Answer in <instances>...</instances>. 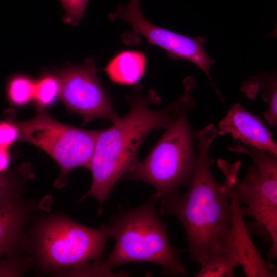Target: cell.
<instances>
[{
	"label": "cell",
	"instance_id": "obj_1",
	"mask_svg": "<svg viewBox=\"0 0 277 277\" xmlns=\"http://www.w3.org/2000/svg\"><path fill=\"white\" fill-rule=\"evenodd\" d=\"M212 124L195 131L198 139L195 169L182 196L174 195L161 204V214L175 217L184 227L191 260L202 264L209 253L227 236L232 223L229 203L231 190L238 180L241 163L219 160L218 166L225 175L222 182L214 177L210 155L211 145L217 132Z\"/></svg>",
	"mask_w": 277,
	"mask_h": 277
},
{
	"label": "cell",
	"instance_id": "obj_2",
	"mask_svg": "<svg viewBox=\"0 0 277 277\" xmlns=\"http://www.w3.org/2000/svg\"><path fill=\"white\" fill-rule=\"evenodd\" d=\"M187 93L184 89L175 101L159 110L151 108V104L155 102L151 96H130L129 112L112 122L111 127L99 130L89 169L92 182L80 200L94 197L99 203L98 213L101 214L103 203L109 198L115 184L138 162L141 144L151 132L165 129L172 123Z\"/></svg>",
	"mask_w": 277,
	"mask_h": 277
},
{
	"label": "cell",
	"instance_id": "obj_3",
	"mask_svg": "<svg viewBox=\"0 0 277 277\" xmlns=\"http://www.w3.org/2000/svg\"><path fill=\"white\" fill-rule=\"evenodd\" d=\"M153 193L140 207L113 215L101 226L109 238L115 240L113 249L103 262L87 263L83 268L85 276L113 275L115 267L132 262H150L160 265L169 276H186L188 270L181 263L180 251L170 244L167 225L159 217Z\"/></svg>",
	"mask_w": 277,
	"mask_h": 277
},
{
	"label": "cell",
	"instance_id": "obj_4",
	"mask_svg": "<svg viewBox=\"0 0 277 277\" xmlns=\"http://www.w3.org/2000/svg\"><path fill=\"white\" fill-rule=\"evenodd\" d=\"M194 88H190L174 120L147 156L138 161L121 179L140 181L152 185L161 204L178 194L180 187L189 184L195 169L196 136L188 118L189 110L196 104Z\"/></svg>",
	"mask_w": 277,
	"mask_h": 277
},
{
	"label": "cell",
	"instance_id": "obj_5",
	"mask_svg": "<svg viewBox=\"0 0 277 277\" xmlns=\"http://www.w3.org/2000/svg\"><path fill=\"white\" fill-rule=\"evenodd\" d=\"M231 151L250 156L253 160L244 178L235 184L240 210L243 217L252 218L245 223L249 233L270 243L269 260L277 258V156L256 148L242 146Z\"/></svg>",
	"mask_w": 277,
	"mask_h": 277
},
{
	"label": "cell",
	"instance_id": "obj_6",
	"mask_svg": "<svg viewBox=\"0 0 277 277\" xmlns=\"http://www.w3.org/2000/svg\"><path fill=\"white\" fill-rule=\"evenodd\" d=\"M109 239L101 228L94 229L66 216H54L37 227L34 247L43 268L61 270L99 260Z\"/></svg>",
	"mask_w": 277,
	"mask_h": 277
},
{
	"label": "cell",
	"instance_id": "obj_7",
	"mask_svg": "<svg viewBox=\"0 0 277 277\" xmlns=\"http://www.w3.org/2000/svg\"><path fill=\"white\" fill-rule=\"evenodd\" d=\"M21 140L43 149L59 165L61 174L55 181L63 187L66 176L73 169H89L99 130H87L56 121L40 111L28 120L15 122Z\"/></svg>",
	"mask_w": 277,
	"mask_h": 277
},
{
	"label": "cell",
	"instance_id": "obj_8",
	"mask_svg": "<svg viewBox=\"0 0 277 277\" xmlns=\"http://www.w3.org/2000/svg\"><path fill=\"white\" fill-rule=\"evenodd\" d=\"M234 186L229 196L232 212L230 231L223 242L209 253L208 263L213 271L225 277L233 276L238 266L242 267L248 277H276V267L263 259L250 239Z\"/></svg>",
	"mask_w": 277,
	"mask_h": 277
},
{
	"label": "cell",
	"instance_id": "obj_9",
	"mask_svg": "<svg viewBox=\"0 0 277 277\" xmlns=\"http://www.w3.org/2000/svg\"><path fill=\"white\" fill-rule=\"evenodd\" d=\"M55 74L60 84V97L69 111L83 118L84 123L97 118L113 122L120 117L98 78L92 57L80 65H67Z\"/></svg>",
	"mask_w": 277,
	"mask_h": 277
},
{
	"label": "cell",
	"instance_id": "obj_10",
	"mask_svg": "<svg viewBox=\"0 0 277 277\" xmlns=\"http://www.w3.org/2000/svg\"><path fill=\"white\" fill-rule=\"evenodd\" d=\"M217 133H230L245 145L268 152L277 156V144L259 115H254L235 104L219 124Z\"/></svg>",
	"mask_w": 277,
	"mask_h": 277
},
{
	"label": "cell",
	"instance_id": "obj_11",
	"mask_svg": "<svg viewBox=\"0 0 277 277\" xmlns=\"http://www.w3.org/2000/svg\"><path fill=\"white\" fill-rule=\"evenodd\" d=\"M31 209L21 199L0 208V257L16 252Z\"/></svg>",
	"mask_w": 277,
	"mask_h": 277
},
{
	"label": "cell",
	"instance_id": "obj_12",
	"mask_svg": "<svg viewBox=\"0 0 277 277\" xmlns=\"http://www.w3.org/2000/svg\"><path fill=\"white\" fill-rule=\"evenodd\" d=\"M146 66V58L144 53L125 50L116 54L103 70L113 83L131 86L142 77Z\"/></svg>",
	"mask_w": 277,
	"mask_h": 277
},
{
	"label": "cell",
	"instance_id": "obj_13",
	"mask_svg": "<svg viewBox=\"0 0 277 277\" xmlns=\"http://www.w3.org/2000/svg\"><path fill=\"white\" fill-rule=\"evenodd\" d=\"M263 90L262 97L268 103V109L263 113L265 119L269 125H277V81L274 72H264L259 75L252 76L243 82L241 91L244 92L249 98L256 95L257 90Z\"/></svg>",
	"mask_w": 277,
	"mask_h": 277
},
{
	"label": "cell",
	"instance_id": "obj_14",
	"mask_svg": "<svg viewBox=\"0 0 277 277\" xmlns=\"http://www.w3.org/2000/svg\"><path fill=\"white\" fill-rule=\"evenodd\" d=\"M33 176L28 163L0 173V208L20 199L24 184Z\"/></svg>",
	"mask_w": 277,
	"mask_h": 277
},
{
	"label": "cell",
	"instance_id": "obj_15",
	"mask_svg": "<svg viewBox=\"0 0 277 277\" xmlns=\"http://www.w3.org/2000/svg\"><path fill=\"white\" fill-rule=\"evenodd\" d=\"M60 96V84L55 74L45 72L35 82L33 100L38 107H49Z\"/></svg>",
	"mask_w": 277,
	"mask_h": 277
},
{
	"label": "cell",
	"instance_id": "obj_16",
	"mask_svg": "<svg viewBox=\"0 0 277 277\" xmlns=\"http://www.w3.org/2000/svg\"><path fill=\"white\" fill-rule=\"evenodd\" d=\"M35 81L22 74L12 76L7 83V95L14 105L23 106L33 100Z\"/></svg>",
	"mask_w": 277,
	"mask_h": 277
},
{
	"label": "cell",
	"instance_id": "obj_17",
	"mask_svg": "<svg viewBox=\"0 0 277 277\" xmlns=\"http://www.w3.org/2000/svg\"><path fill=\"white\" fill-rule=\"evenodd\" d=\"M65 14L63 21L68 24L75 26L84 17L87 3L89 0H59Z\"/></svg>",
	"mask_w": 277,
	"mask_h": 277
},
{
	"label": "cell",
	"instance_id": "obj_18",
	"mask_svg": "<svg viewBox=\"0 0 277 277\" xmlns=\"http://www.w3.org/2000/svg\"><path fill=\"white\" fill-rule=\"evenodd\" d=\"M1 257H0L1 258ZM27 265L16 256V252L0 259V276H19L26 271Z\"/></svg>",
	"mask_w": 277,
	"mask_h": 277
},
{
	"label": "cell",
	"instance_id": "obj_19",
	"mask_svg": "<svg viewBox=\"0 0 277 277\" xmlns=\"http://www.w3.org/2000/svg\"><path fill=\"white\" fill-rule=\"evenodd\" d=\"M19 137L18 128L14 122H0V147L7 148Z\"/></svg>",
	"mask_w": 277,
	"mask_h": 277
},
{
	"label": "cell",
	"instance_id": "obj_20",
	"mask_svg": "<svg viewBox=\"0 0 277 277\" xmlns=\"http://www.w3.org/2000/svg\"><path fill=\"white\" fill-rule=\"evenodd\" d=\"M10 157L7 148L0 147V173L8 170Z\"/></svg>",
	"mask_w": 277,
	"mask_h": 277
}]
</instances>
